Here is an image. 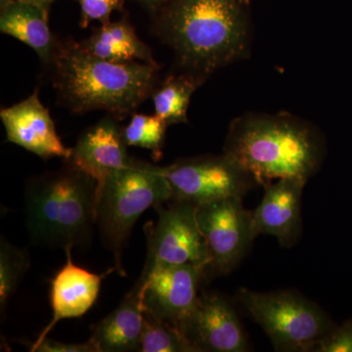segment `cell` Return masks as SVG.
Returning <instances> with one entry per match:
<instances>
[{
    "label": "cell",
    "mask_w": 352,
    "mask_h": 352,
    "mask_svg": "<svg viewBox=\"0 0 352 352\" xmlns=\"http://www.w3.org/2000/svg\"><path fill=\"white\" fill-rule=\"evenodd\" d=\"M17 1L24 2V3L32 4V6H38L43 10L47 11L54 0H17Z\"/></svg>",
    "instance_id": "27"
},
{
    "label": "cell",
    "mask_w": 352,
    "mask_h": 352,
    "mask_svg": "<svg viewBox=\"0 0 352 352\" xmlns=\"http://www.w3.org/2000/svg\"><path fill=\"white\" fill-rule=\"evenodd\" d=\"M58 98L76 113L106 111L126 117L151 96L159 65L115 63L95 57L80 43H59L52 62Z\"/></svg>",
    "instance_id": "3"
},
{
    "label": "cell",
    "mask_w": 352,
    "mask_h": 352,
    "mask_svg": "<svg viewBox=\"0 0 352 352\" xmlns=\"http://www.w3.org/2000/svg\"><path fill=\"white\" fill-rule=\"evenodd\" d=\"M307 180L282 178L266 185L258 207L252 212L256 235L276 238L285 248H291L302 235V197Z\"/></svg>",
    "instance_id": "13"
},
{
    "label": "cell",
    "mask_w": 352,
    "mask_h": 352,
    "mask_svg": "<svg viewBox=\"0 0 352 352\" xmlns=\"http://www.w3.org/2000/svg\"><path fill=\"white\" fill-rule=\"evenodd\" d=\"M139 352H196L182 329L144 310Z\"/></svg>",
    "instance_id": "20"
},
{
    "label": "cell",
    "mask_w": 352,
    "mask_h": 352,
    "mask_svg": "<svg viewBox=\"0 0 352 352\" xmlns=\"http://www.w3.org/2000/svg\"><path fill=\"white\" fill-rule=\"evenodd\" d=\"M242 198H226L197 206V219L206 243L214 274H226L247 254L258 237L252 212Z\"/></svg>",
    "instance_id": "9"
},
{
    "label": "cell",
    "mask_w": 352,
    "mask_h": 352,
    "mask_svg": "<svg viewBox=\"0 0 352 352\" xmlns=\"http://www.w3.org/2000/svg\"><path fill=\"white\" fill-rule=\"evenodd\" d=\"M166 127V122L156 115L134 113L131 122L122 129V135L127 147L150 150L157 161L163 155Z\"/></svg>",
    "instance_id": "21"
},
{
    "label": "cell",
    "mask_w": 352,
    "mask_h": 352,
    "mask_svg": "<svg viewBox=\"0 0 352 352\" xmlns=\"http://www.w3.org/2000/svg\"><path fill=\"white\" fill-rule=\"evenodd\" d=\"M0 119L7 140L43 160L62 157L68 161L72 149L63 144L54 122L34 91L25 100L1 109Z\"/></svg>",
    "instance_id": "12"
},
{
    "label": "cell",
    "mask_w": 352,
    "mask_h": 352,
    "mask_svg": "<svg viewBox=\"0 0 352 352\" xmlns=\"http://www.w3.org/2000/svg\"><path fill=\"white\" fill-rule=\"evenodd\" d=\"M29 254L24 250L7 242H0V309L6 310L7 302L19 287L29 268Z\"/></svg>",
    "instance_id": "22"
},
{
    "label": "cell",
    "mask_w": 352,
    "mask_h": 352,
    "mask_svg": "<svg viewBox=\"0 0 352 352\" xmlns=\"http://www.w3.org/2000/svg\"><path fill=\"white\" fill-rule=\"evenodd\" d=\"M249 0H168L156 12L155 31L175 53L183 73L207 80L249 57Z\"/></svg>",
    "instance_id": "1"
},
{
    "label": "cell",
    "mask_w": 352,
    "mask_h": 352,
    "mask_svg": "<svg viewBox=\"0 0 352 352\" xmlns=\"http://www.w3.org/2000/svg\"><path fill=\"white\" fill-rule=\"evenodd\" d=\"M139 3L142 4L146 8L156 13L168 1V0H138Z\"/></svg>",
    "instance_id": "26"
},
{
    "label": "cell",
    "mask_w": 352,
    "mask_h": 352,
    "mask_svg": "<svg viewBox=\"0 0 352 352\" xmlns=\"http://www.w3.org/2000/svg\"><path fill=\"white\" fill-rule=\"evenodd\" d=\"M30 351L32 352H96L89 342L85 344H65L57 340L44 338L38 342H34Z\"/></svg>",
    "instance_id": "25"
},
{
    "label": "cell",
    "mask_w": 352,
    "mask_h": 352,
    "mask_svg": "<svg viewBox=\"0 0 352 352\" xmlns=\"http://www.w3.org/2000/svg\"><path fill=\"white\" fill-rule=\"evenodd\" d=\"M173 197L197 206L226 198H242L258 184L234 160L219 156H198L178 160L164 166Z\"/></svg>",
    "instance_id": "8"
},
{
    "label": "cell",
    "mask_w": 352,
    "mask_h": 352,
    "mask_svg": "<svg viewBox=\"0 0 352 352\" xmlns=\"http://www.w3.org/2000/svg\"><path fill=\"white\" fill-rule=\"evenodd\" d=\"M17 0H0V10H4L7 7L12 6Z\"/></svg>",
    "instance_id": "28"
},
{
    "label": "cell",
    "mask_w": 352,
    "mask_h": 352,
    "mask_svg": "<svg viewBox=\"0 0 352 352\" xmlns=\"http://www.w3.org/2000/svg\"><path fill=\"white\" fill-rule=\"evenodd\" d=\"M0 31L31 47L46 64H50L59 43L48 25L47 11L16 1L0 13Z\"/></svg>",
    "instance_id": "18"
},
{
    "label": "cell",
    "mask_w": 352,
    "mask_h": 352,
    "mask_svg": "<svg viewBox=\"0 0 352 352\" xmlns=\"http://www.w3.org/2000/svg\"><path fill=\"white\" fill-rule=\"evenodd\" d=\"M171 198L173 190L164 166L133 159L124 170L97 186L96 226L120 275H126L122 254L134 224L148 208Z\"/></svg>",
    "instance_id": "5"
},
{
    "label": "cell",
    "mask_w": 352,
    "mask_h": 352,
    "mask_svg": "<svg viewBox=\"0 0 352 352\" xmlns=\"http://www.w3.org/2000/svg\"><path fill=\"white\" fill-rule=\"evenodd\" d=\"M203 276L193 265L162 266L141 274L145 311L182 329L198 303Z\"/></svg>",
    "instance_id": "10"
},
{
    "label": "cell",
    "mask_w": 352,
    "mask_h": 352,
    "mask_svg": "<svg viewBox=\"0 0 352 352\" xmlns=\"http://www.w3.org/2000/svg\"><path fill=\"white\" fill-rule=\"evenodd\" d=\"M80 6V27L87 28L94 21L101 24L110 21L111 14L120 10L124 6V0H78Z\"/></svg>",
    "instance_id": "23"
},
{
    "label": "cell",
    "mask_w": 352,
    "mask_h": 352,
    "mask_svg": "<svg viewBox=\"0 0 352 352\" xmlns=\"http://www.w3.org/2000/svg\"><path fill=\"white\" fill-rule=\"evenodd\" d=\"M155 208L157 220L146 227L147 258L141 274L162 266L193 265L205 275L210 258L197 219L196 204L173 197Z\"/></svg>",
    "instance_id": "7"
},
{
    "label": "cell",
    "mask_w": 352,
    "mask_h": 352,
    "mask_svg": "<svg viewBox=\"0 0 352 352\" xmlns=\"http://www.w3.org/2000/svg\"><path fill=\"white\" fill-rule=\"evenodd\" d=\"M249 1H250V0H249Z\"/></svg>",
    "instance_id": "29"
},
{
    "label": "cell",
    "mask_w": 352,
    "mask_h": 352,
    "mask_svg": "<svg viewBox=\"0 0 352 352\" xmlns=\"http://www.w3.org/2000/svg\"><path fill=\"white\" fill-rule=\"evenodd\" d=\"M206 80L188 73L168 76L151 95L155 115L170 124L187 122V113L194 92Z\"/></svg>",
    "instance_id": "19"
},
{
    "label": "cell",
    "mask_w": 352,
    "mask_h": 352,
    "mask_svg": "<svg viewBox=\"0 0 352 352\" xmlns=\"http://www.w3.org/2000/svg\"><path fill=\"white\" fill-rule=\"evenodd\" d=\"M89 54L115 63L144 62L157 65L152 51L138 38L126 19L101 24L87 41L80 43Z\"/></svg>",
    "instance_id": "17"
},
{
    "label": "cell",
    "mask_w": 352,
    "mask_h": 352,
    "mask_svg": "<svg viewBox=\"0 0 352 352\" xmlns=\"http://www.w3.org/2000/svg\"><path fill=\"white\" fill-rule=\"evenodd\" d=\"M126 147L122 129L112 116L83 132L67 162L94 178L97 186H101L131 162Z\"/></svg>",
    "instance_id": "14"
},
{
    "label": "cell",
    "mask_w": 352,
    "mask_h": 352,
    "mask_svg": "<svg viewBox=\"0 0 352 352\" xmlns=\"http://www.w3.org/2000/svg\"><path fill=\"white\" fill-rule=\"evenodd\" d=\"M236 298L277 351H314L335 327L318 305L296 292L259 293L242 288Z\"/></svg>",
    "instance_id": "6"
},
{
    "label": "cell",
    "mask_w": 352,
    "mask_h": 352,
    "mask_svg": "<svg viewBox=\"0 0 352 352\" xmlns=\"http://www.w3.org/2000/svg\"><path fill=\"white\" fill-rule=\"evenodd\" d=\"M97 182L69 162L30 180L25 223L32 243L66 249L87 247L96 226Z\"/></svg>",
    "instance_id": "4"
},
{
    "label": "cell",
    "mask_w": 352,
    "mask_h": 352,
    "mask_svg": "<svg viewBox=\"0 0 352 352\" xmlns=\"http://www.w3.org/2000/svg\"><path fill=\"white\" fill-rule=\"evenodd\" d=\"M182 330L196 352H245L250 349L236 308L220 294H201Z\"/></svg>",
    "instance_id": "11"
},
{
    "label": "cell",
    "mask_w": 352,
    "mask_h": 352,
    "mask_svg": "<svg viewBox=\"0 0 352 352\" xmlns=\"http://www.w3.org/2000/svg\"><path fill=\"white\" fill-rule=\"evenodd\" d=\"M314 351L352 352V319L339 327H333L318 342Z\"/></svg>",
    "instance_id": "24"
},
{
    "label": "cell",
    "mask_w": 352,
    "mask_h": 352,
    "mask_svg": "<svg viewBox=\"0 0 352 352\" xmlns=\"http://www.w3.org/2000/svg\"><path fill=\"white\" fill-rule=\"evenodd\" d=\"M143 325V288L138 281L119 307L92 327L88 342L96 352L139 351Z\"/></svg>",
    "instance_id": "16"
},
{
    "label": "cell",
    "mask_w": 352,
    "mask_h": 352,
    "mask_svg": "<svg viewBox=\"0 0 352 352\" xmlns=\"http://www.w3.org/2000/svg\"><path fill=\"white\" fill-rule=\"evenodd\" d=\"M223 153L266 186L282 178L307 182L320 168L326 146L316 127L295 116L247 113L231 122Z\"/></svg>",
    "instance_id": "2"
},
{
    "label": "cell",
    "mask_w": 352,
    "mask_h": 352,
    "mask_svg": "<svg viewBox=\"0 0 352 352\" xmlns=\"http://www.w3.org/2000/svg\"><path fill=\"white\" fill-rule=\"evenodd\" d=\"M72 249L64 250L66 264L51 282L50 302L52 320L43 329L36 342L47 337L58 322L63 319L80 318L87 314L96 302L100 292L102 279L106 274L98 275L80 267L73 263Z\"/></svg>",
    "instance_id": "15"
}]
</instances>
